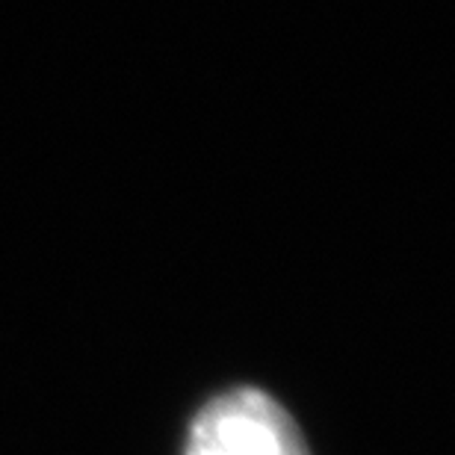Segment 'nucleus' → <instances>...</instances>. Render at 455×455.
<instances>
[{
	"instance_id": "obj_1",
	"label": "nucleus",
	"mask_w": 455,
	"mask_h": 455,
	"mask_svg": "<svg viewBox=\"0 0 455 455\" xmlns=\"http://www.w3.org/2000/svg\"><path fill=\"white\" fill-rule=\"evenodd\" d=\"M187 455H311L293 417L254 387H236L202 408Z\"/></svg>"
}]
</instances>
